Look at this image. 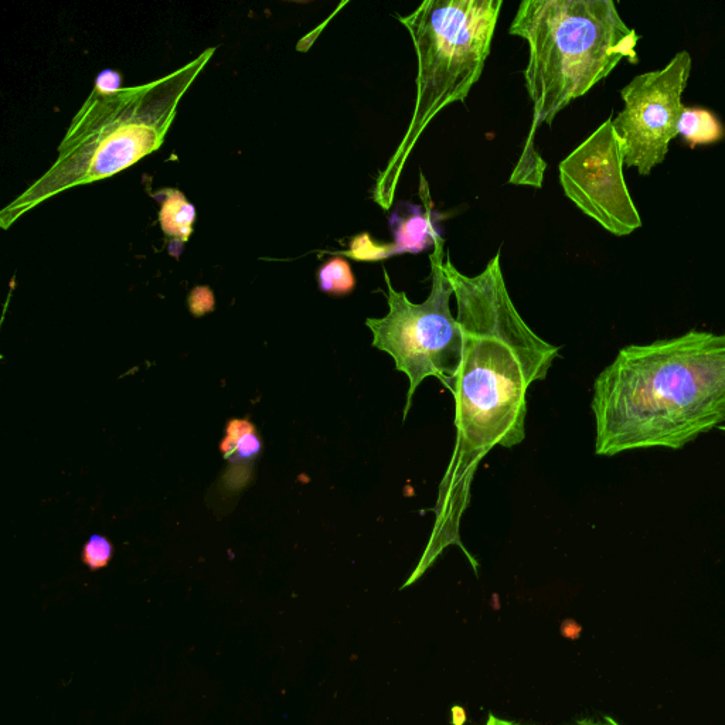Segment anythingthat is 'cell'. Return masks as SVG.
Segmentation results:
<instances>
[{
  "mask_svg": "<svg viewBox=\"0 0 725 725\" xmlns=\"http://www.w3.org/2000/svg\"><path fill=\"white\" fill-rule=\"evenodd\" d=\"M445 274L454 288L464 355L452 383L456 441L438 486L434 529L408 585L421 577L451 546L465 551L462 517L471 505L475 473L493 448H513L526 438L527 391L544 380L560 347L534 333L517 312L500 267V253L475 277L452 264Z\"/></svg>",
  "mask_w": 725,
  "mask_h": 725,
  "instance_id": "1",
  "label": "cell"
},
{
  "mask_svg": "<svg viewBox=\"0 0 725 725\" xmlns=\"http://www.w3.org/2000/svg\"><path fill=\"white\" fill-rule=\"evenodd\" d=\"M592 390L595 454L682 449L725 424V333L626 346Z\"/></svg>",
  "mask_w": 725,
  "mask_h": 725,
  "instance_id": "2",
  "label": "cell"
},
{
  "mask_svg": "<svg viewBox=\"0 0 725 725\" xmlns=\"http://www.w3.org/2000/svg\"><path fill=\"white\" fill-rule=\"evenodd\" d=\"M510 34L526 40L530 59L524 70L533 102V127L523 155L543 124L590 93L622 60L638 63L639 36L612 0H524Z\"/></svg>",
  "mask_w": 725,
  "mask_h": 725,
  "instance_id": "3",
  "label": "cell"
},
{
  "mask_svg": "<svg viewBox=\"0 0 725 725\" xmlns=\"http://www.w3.org/2000/svg\"><path fill=\"white\" fill-rule=\"evenodd\" d=\"M502 0H425L398 17L417 51V100L403 141L377 178L374 202L390 210L403 170L422 132L439 112L466 100L483 73Z\"/></svg>",
  "mask_w": 725,
  "mask_h": 725,
  "instance_id": "4",
  "label": "cell"
},
{
  "mask_svg": "<svg viewBox=\"0 0 725 725\" xmlns=\"http://www.w3.org/2000/svg\"><path fill=\"white\" fill-rule=\"evenodd\" d=\"M192 66L159 83L129 88L111 97L97 94L78 114L59 161L40 187L29 190L33 202L67 187L87 185L117 175L162 145L175 118L178 101L199 73Z\"/></svg>",
  "mask_w": 725,
  "mask_h": 725,
  "instance_id": "5",
  "label": "cell"
},
{
  "mask_svg": "<svg viewBox=\"0 0 725 725\" xmlns=\"http://www.w3.org/2000/svg\"><path fill=\"white\" fill-rule=\"evenodd\" d=\"M447 257L444 238H438L432 253L431 292L422 304H414L405 292L387 285L388 313L384 318H369L367 328L373 333L371 346L393 357L396 369L408 377L407 401L403 420L413 407L415 391L422 381L435 377L451 391L464 355V335L458 319L452 316L449 301L454 288L445 274Z\"/></svg>",
  "mask_w": 725,
  "mask_h": 725,
  "instance_id": "6",
  "label": "cell"
},
{
  "mask_svg": "<svg viewBox=\"0 0 725 725\" xmlns=\"http://www.w3.org/2000/svg\"><path fill=\"white\" fill-rule=\"evenodd\" d=\"M693 60L687 51H679L667 66L633 78L621 90L624 110L612 119V125L626 168L639 175L650 172L665 161L670 142L677 138V124L684 110L682 97L692 74Z\"/></svg>",
  "mask_w": 725,
  "mask_h": 725,
  "instance_id": "7",
  "label": "cell"
},
{
  "mask_svg": "<svg viewBox=\"0 0 725 725\" xmlns=\"http://www.w3.org/2000/svg\"><path fill=\"white\" fill-rule=\"evenodd\" d=\"M624 155L612 118L607 119L560 163L565 196L616 237L642 227L624 176Z\"/></svg>",
  "mask_w": 725,
  "mask_h": 725,
  "instance_id": "8",
  "label": "cell"
},
{
  "mask_svg": "<svg viewBox=\"0 0 725 725\" xmlns=\"http://www.w3.org/2000/svg\"><path fill=\"white\" fill-rule=\"evenodd\" d=\"M420 179V197L424 206L398 203L388 219L396 255L420 254L434 248L438 238L442 237L437 223L439 214L432 206L430 186L422 173Z\"/></svg>",
  "mask_w": 725,
  "mask_h": 725,
  "instance_id": "9",
  "label": "cell"
},
{
  "mask_svg": "<svg viewBox=\"0 0 725 725\" xmlns=\"http://www.w3.org/2000/svg\"><path fill=\"white\" fill-rule=\"evenodd\" d=\"M677 135L694 149L699 145H713L724 138L723 122L714 112L699 107H684L677 124Z\"/></svg>",
  "mask_w": 725,
  "mask_h": 725,
  "instance_id": "10",
  "label": "cell"
},
{
  "mask_svg": "<svg viewBox=\"0 0 725 725\" xmlns=\"http://www.w3.org/2000/svg\"><path fill=\"white\" fill-rule=\"evenodd\" d=\"M194 221L196 209L192 203L187 202L185 194L178 190L169 192L159 211V223L163 233L168 237L187 241L192 236Z\"/></svg>",
  "mask_w": 725,
  "mask_h": 725,
  "instance_id": "11",
  "label": "cell"
},
{
  "mask_svg": "<svg viewBox=\"0 0 725 725\" xmlns=\"http://www.w3.org/2000/svg\"><path fill=\"white\" fill-rule=\"evenodd\" d=\"M319 289L325 294L346 296L356 288V278L346 258H330L318 271Z\"/></svg>",
  "mask_w": 725,
  "mask_h": 725,
  "instance_id": "12",
  "label": "cell"
},
{
  "mask_svg": "<svg viewBox=\"0 0 725 725\" xmlns=\"http://www.w3.org/2000/svg\"><path fill=\"white\" fill-rule=\"evenodd\" d=\"M346 257L353 258L356 261H381L396 255L394 244H377L374 243L370 234L364 233L353 238L350 243V250L343 253Z\"/></svg>",
  "mask_w": 725,
  "mask_h": 725,
  "instance_id": "13",
  "label": "cell"
},
{
  "mask_svg": "<svg viewBox=\"0 0 725 725\" xmlns=\"http://www.w3.org/2000/svg\"><path fill=\"white\" fill-rule=\"evenodd\" d=\"M220 449L230 461L251 459L260 454L261 441L254 431L238 439L224 438L223 442H221Z\"/></svg>",
  "mask_w": 725,
  "mask_h": 725,
  "instance_id": "14",
  "label": "cell"
},
{
  "mask_svg": "<svg viewBox=\"0 0 725 725\" xmlns=\"http://www.w3.org/2000/svg\"><path fill=\"white\" fill-rule=\"evenodd\" d=\"M112 557V546L107 537L94 536L90 537L84 546L83 560L91 570H100L110 563Z\"/></svg>",
  "mask_w": 725,
  "mask_h": 725,
  "instance_id": "15",
  "label": "cell"
},
{
  "mask_svg": "<svg viewBox=\"0 0 725 725\" xmlns=\"http://www.w3.org/2000/svg\"><path fill=\"white\" fill-rule=\"evenodd\" d=\"M216 306V299L210 288L197 287L194 288L189 295V308L194 316H203L213 311Z\"/></svg>",
  "mask_w": 725,
  "mask_h": 725,
  "instance_id": "16",
  "label": "cell"
},
{
  "mask_svg": "<svg viewBox=\"0 0 725 725\" xmlns=\"http://www.w3.org/2000/svg\"><path fill=\"white\" fill-rule=\"evenodd\" d=\"M122 78L117 71L105 70L100 73L95 83V93L111 97L121 91Z\"/></svg>",
  "mask_w": 725,
  "mask_h": 725,
  "instance_id": "17",
  "label": "cell"
},
{
  "mask_svg": "<svg viewBox=\"0 0 725 725\" xmlns=\"http://www.w3.org/2000/svg\"><path fill=\"white\" fill-rule=\"evenodd\" d=\"M486 725H523L519 723H513V721L502 720L495 716H489L488 723ZM571 725H622L615 718L604 716L599 718H582V720L575 721Z\"/></svg>",
  "mask_w": 725,
  "mask_h": 725,
  "instance_id": "18",
  "label": "cell"
},
{
  "mask_svg": "<svg viewBox=\"0 0 725 725\" xmlns=\"http://www.w3.org/2000/svg\"><path fill=\"white\" fill-rule=\"evenodd\" d=\"M254 425L247 420H231L227 424L226 437L231 439H238L244 437L245 434L254 432Z\"/></svg>",
  "mask_w": 725,
  "mask_h": 725,
  "instance_id": "19",
  "label": "cell"
},
{
  "mask_svg": "<svg viewBox=\"0 0 725 725\" xmlns=\"http://www.w3.org/2000/svg\"><path fill=\"white\" fill-rule=\"evenodd\" d=\"M720 430L725 432V425H723V427H720Z\"/></svg>",
  "mask_w": 725,
  "mask_h": 725,
  "instance_id": "20",
  "label": "cell"
}]
</instances>
